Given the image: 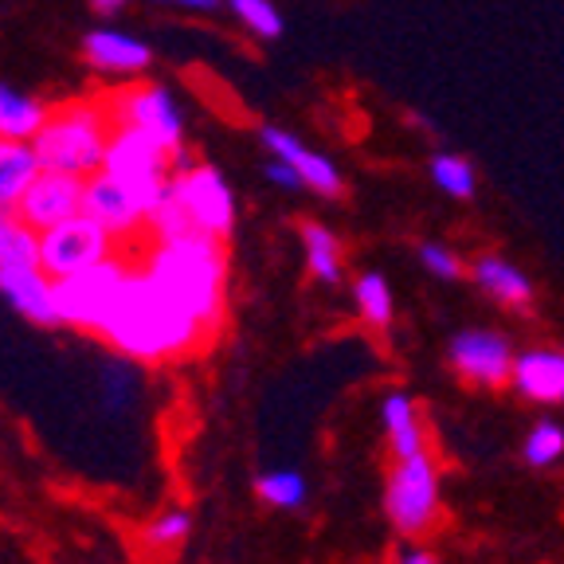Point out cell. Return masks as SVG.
I'll return each mask as SVG.
<instances>
[{"label":"cell","instance_id":"6da1fadb","mask_svg":"<svg viewBox=\"0 0 564 564\" xmlns=\"http://www.w3.org/2000/svg\"><path fill=\"white\" fill-rule=\"evenodd\" d=\"M102 337L115 345L118 352L133 357V361H165V357L188 352L208 334H204L200 322H196L185 306H176L141 267H130L126 291H122V299H118L115 317L106 322Z\"/></svg>","mask_w":564,"mask_h":564},{"label":"cell","instance_id":"7a4b0ae2","mask_svg":"<svg viewBox=\"0 0 564 564\" xmlns=\"http://www.w3.org/2000/svg\"><path fill=\"white\" fill-rule=\"evenodd\" d=\"M141 271L158 282L161 291L185 306L204 326V334L220 329L224 317V282H228V256L224 239L204 236V231H185L173 239H153L145 251Z\"/></svg>","mask_w":564,"mask_h":564},{"label":"cell","instance_id":"3957f363","mask_svg":"<svg viewBox=\"0 0 564 564\" xmlns=\"http://www.w3.org/2000/svg\"><path fill=\"white\" fill-rule=\"evenodd\" d=\"M115 115L110 102L98 98H70L59 110H52L47 126L35 133V153L40 165L55 169V173H70L87 181L90 173H98L106 161V145L115 138Z\"/></svg>","mask_w":564,"mask_h":564},{"label":"cell","instance_id":"277c9868","mask_svg":"<svg viewBox=\"0 0 564 564\" xmlns=\"http://www.w3.org/2000/svg\"><path fill=\"white\" fill-rule=\"evenodd\" d=\"M102 169L130 188V196L141 204L145 216H153L173 188V153L158 145L150 133L133 130V126H115Z\"/></svg>","mask_w":564,"mask_h":564},{"label":"cell","instance_id":"5b68a950","mask_svg":"<svg viewBox=\"0 0 564 564\" xmlns=\"http://www.w3.org/2000/svg\"><path fill=\"white\" fill-rule=\"evenodd\" d=\"M130 267L122 259H102V263L87 267V271L63 274L55 279V310H59V326L70 329H90L102 334L106 322L115 317L118 299L126 291Z\"/></svg>","mask_w":564,"mask_h":564},{"label":"cell","instance_id":"8992f818","mask_svg":"<svg viewBox=\"0 0 564 564\" xmlns=\"http://www.w3.org/2000/svg\"><path fill=\"white\" fill-rule=\"evenodd\" d=\"M440 467H435V458L427 451L397 458V467H392L384 486V513L400 538L427 533L435 525V518H440Z\"/></svg>","mask_w":564,"mask_h":564},{"label":"cell","instance_id":"52a82bcc","mask_svg":"<svg viewBox=\"0 0 564 564\" xmlns=\"http://www.w3.org/2000/svg\"><path fill=\"white\" fill-rule=\"evenodd\" d=\"M110 115L118 126H133V130L150 133L158 145H165L169 153L185 150V110L176 102V95L161 83L133 79L110 95Z\"/></svg>","mask_w":564,"mask_h":564},{"label":"cell","instance_id":"ba28073f","mask_svg":"<svg viewBox=\"0 0 564 564\" xmlns=\"http://www.w3.org/2000/svg\"><path fill=\"white\" fill-rule=\"evenodd\" d=\"M169 196L181 204V212L188 216L193 231L224 239L236 228V193H231L228 176L216 165H200V161H196V165L173 173Z\"/></svg>","mask_w":564,"mask_h":564},{"label":"cell","instance_id":"9c48e42d","mask_svg":"<svg viewBox=\"0 0 564 564\" xmlns=\"http://www.w3.org/2000/svg\"><path fill=\"white\" fill-rule=\"evenodd\" d=\"M115 243L118 239L110 236L95 216L79 212V216H70V220L40 231V267H44L52 279H63V274L87 271V267L110 259L115 256Z\"/></svg>","mask_w":564,"mask_h":564},{"label":"cell","instance_id":"30bf717a","mask_svg":"<svg viewBox=\"0 0 564 564\" xmlns=\"http://www.w3.org/2000/svg\"><path fill=\"white\" fill-rule=\"evenodd\" d=\"M259 141H263L267 158L286 161V165L302 176V188H310L314 196H322V200H337V196L345 193L341 165H337L329 153L306 145L299 133L282 130V126H263V130H259Z\"/></svg>","mask_w":564,"mask_h":564},{"label":"cell","instance_id":"8fae6325","mask_svg":"<svg viewBox=\"0 0 564 564\" xmlns=\"http://www.w3.org/2000/svg\"><path fill=\"white\" fill-rule=\"evenodd\" d=\"M513 345L494 329H463L451 337L447 361L463 380L478 388H498L513 377Z\"/></svg>","mask_w":564,"mask_h":564},{"label":"cell","instance_id":"7c38bea8","mask_svg":"<svg viewBox=\"0 0 564 564\" xmlns=\"http://www.w3.org/2000/svg\"><path fill=\"white\" fill-rule=\"evenodd\" d=\"M83 59L98 79L110 83H133L141 79L153 63V47L133 32L122 28H90L83 35Z\"/></svg>","mask_w":564,"mask_h":564},{"label":"cell","instance_id":"4fadbf2b","mask_svg":"<svg viewBox=\"0 0 564 564\" xmlns=\"http://www.w3.org/2000/svg\"><path fill=\"white\" fill-rule=\"evenodd\" d=\"M83 188H87L83 176L44 169V173L28 185V193L20 196V204L12 212L24 216L35 231H47V228H55V224L70 220V216H79L83 212Z\"/></svg>","mask_w":564,"mask_h":564},{"label":"cell","instance_id":"5bb4252c","mask_svg":"<svg viewBox=\"0 0 564 564\" xmlns=\"http://www.w3.org/2000/svg\"><path fill=\"white\" fill-rule=\"evenodd\" d=\"M83 212L95 216L106 231L115 239H130L138 236L141 228H150V216L141 212V204L130 196V188L110 176L106 169L87 176V188H83Z\"/></svg>","mask_w":564,"mask_h":564},{"label":"cell","instance_id":"9a60e30c","mask_svg":"<svg viewBox=\"0 0 564 564\" xmlns=\"http://www.w3.org/2000/svg\"><path fill=\"white\" fill-rule=\"evenodd\" d=\"M0 294L17 314H24L35 326H59V310H55V279L44 267H12L0 271Z\"/></svg>","mask_w":564,"mask_h":564},{"label":"cell","instance_id":"2e32d148","mask_svg":"<svg viewBox=\"0 0 564 564\" xmlns=\"http://www.w3.org/2000/svg\"><path fill=\"white\" fill-rule=\"evenodd\" d=\"M510 384L533 404H564V349H525L513 357Z\"/></svg>","mask_w":564,"mask_h":564},{"label":"cell","instance_id":"e0dca14e","mask_svg":"<svg viewBox=\"0 0 564 564\" xmlns=\"http://www.w3.org/2000/svg\"><path fill=\"white\" fill-rule=\"evenodd\" d=\"M467 274L478 291L498 302V306H510V310L533 306V282H529V274L521 271L518 263H510L506 256L482 251V256H475V263L467 267Z\"/></svg>","mask_w":564,"mask_h":564},{"label":"cell","instance_id":"ac0fdd59","mask_svg":"<svg viewBox=\"0 0 564 564\" xmlns=\"http://www.w3.org/2000/svg\"><path fill=\"white\" fill-rule=\"evenodd\" d=\"M52 118V106L32 90H20L12 83H0V138L35 141Z\"/></svg>","mask_w":564,"mask_h":564},{"label":"cell","instance_id":"d6986e66","mask_svg":"<svg viewBox=\"0 0 564 564\" xmlns=\"http://www.w3.org/2000/svg\"><path fill=\"white\" fill-rule=\"evenodd\" d=\"M302 256H306L310 279H317L322 286H334L345 274V243L329 224L306 220L302 224Z\"/></svg>","mask_w":564,"mask_h":564},{"label":"cell","instance_id":"ffe728a7","mask_svg":"<svg viewBox=\"0 0 564 564\" xmlns=\"http://www.w3.org/2000/svg\"><path fill=\"white\" fill-rule=\"evenodd\" d=\"M40 173H44V165H40V153H35L32 141L0 138V204L4 208H17L20 196L28 193V185Z\"/></svg>","mask_w":564,"mask_h":564},{"label":"cell","instance_id":"44dd1931","mask_svg":"<svg viewBox=\"0 0 564 564\" xmlns=\"http://www.w3.org/2000/svg\"><path fill=\"white\" fill-rule=\"evenodd\" d=\"M380 420H384V435H388V443H392V455L397 458L423 451V423H420V408L412 404V397L388 392L384 404H380Z\"/></svg>","mask_w":564,"mask_h":564},{"label":"cell","instance_id":"7402d4cb","mask_svg":"<svg viewBox=\"0 0 564 564\" xmlns=\"http://www.w3.org/2000/svg\"><path fill=\"white\" fill-rule=\"evenodd\" d=\"M352 306L361 314L365 326L372 329H388L392 317H397V299H392V286L380 271H365L352 282Z\"/></svg>","mask_w":564,"mask_h":564},{"label":"cell","instance_id":"603a6c76","mask_svg":"<svg viewBox=\"0 0 564 564\" xmlns=\"http://www.w3.org/2000/svg\"><path fill=\"white\" fill-rule=\"evenodd\" d=\"M427 176H432V185L440 188L447 200H475V193H478V173L463 153H451V150L432 153Z\"/></svg>","mask_w":564,"mask_h":564},{"label":"cell","instance_id":"cb8c5ba5","mask_svg":"<svg viewBox=\"0 0 564 564\" xmlns=\"http://www.w3.org/2000/svg\"><path fill=\"white\" fill-rule=\"evenodd\" d=\"M40 263V231L9 212L0 220V271H12V267H35Z\"/></svg>","mask_w":564,"mask_h":564},{"label":"cell","instance_id":"d4e9b609","mask_svg":"<svg viewBox=\"0 0 564 564\" xmlns=\"http://www.w3.org/2000/svg\"><path fill=\"white\" fill-rule=\"evenodd\" d=\"M224 4L239 20V28H247L256 40H279L286 32V20L274 0H224Z\"/></svg>","mask_w":564,"mask_h":564},{"label":"cell","instance_id":"484cf974","mask_svg":"<svg viewBox=\"0 0 564 564\" xmlns=\"http://www.w3.org/2000/svg\"><path fill=\"white\" fill-rule=\"evenodd\" d=\"M521 455H525L529 467H538V470L561 463V455H564V427H561V423H553V420L533 423V427H529V435H525V443H521Z\"/></svg>","mask_w":564,"mask_h":564},{"label":"cell","instance_id":"4316f807","mask_svg":"<svg viewBox=\"0 0 564 564\" xmlns=\"http://www.w3.org/2000/svg\"><path fill=\"white\" fill-rule=\"evenodd\" d=\"M259 498L274 510H299L306 502V478L299 470H267L256 482Z\"/></svg>","mask_w":564,"mask_h":564},{"label":"cell","instance_id":"83f0119b","mask_svg":"<svg viewBox=\"0 0 564 564\" xmlns=\"http://www.w3.org/2000/svg\"><path fill=\"white\" fill-rule=\"evenodd\" d=\"M420 263H423V271L435 274V279H443V282L463 279V271H467L463 256H458L455 247L440 243V239H427V243H420Z\"/></svg>","mask_w":564,"mask_h":564},{"label":"cell","instance_id":"f1b7e54d","mask_svg":"<svg viewBox=\"0 0 564 564\" xmlns=\"http://www.w3.org/2000/svg\"><path fill=\"white\" fill-rule=\"evenodd\" d=\"M188 529H193V518H188L185 510H165L161 518L150 521V529H145V541L158 549H169V545H181V541L188 538Z\"/></svg>","mask_w":564,"mask_h":564},{"label":"cell","instance_id":"f546056e","mask_svg":"<svg viewBox=\"0 0 564 564\" xmlns=\"http://www.w3.org/2000/svg\"><path fill=\"white\" fill-rule=\"evenodd\" d=\"M158 9L181 12V17H216V12H228L224 0H153Z\"/></svg>","mask_w":564,"mask_h":564},{"label":"cell","instance_id":"4dcf8cb0","mask_svg":"<svg viewBox=\"0 0 564 564\" xmlns=\"http://www.w3.org/2000/svg\"><path fill=\"white\" fill-rule=\"evenodd\" d=\"M263 176L271 181L274 188H286V193H299V188H302V176L294 173V169L286 165V161H279V158H267Z\"/></svg>","mask_w":564,"mask_h":564},{"label":"cell","instance_id":"1f68e13d","mask_svg":"<svg viewBox=\"0 0 564 564\" xmlns=\"http://www.w3.org/2000/svg\"><path fill=\"white\" fill-rule=\"evenodd\" d=\"M392 564H440V556L427 549H400V556Z\"/></svg>","mask_w":564,"mask_h":564},{"label":"cell","instance_id":"d6a6232c","mask_svg":"<svg viewBox=\"0 0 564 564\" xmlns=\"http://www.w3.org/2000/svg\"><path fill=\"white\" fill-rule=\"evenodd\" d=\"M90 4H95V9L102 12V17H110V12H122L126 4H130V0H90Z\"/></svg>","mask_w":564,"mask_h":564},{"label":"cell","instance_id":"836d02e7","mask_svg":"<svg viewBox=\"0 0 564 564\" xmlns=\"http://www.w3.org/2000/svg\"><path fill=\"white\" fill-rule=\"evenodd\" d=\"M9 212H12V208H4V204H0V220H4V216H9Z\"/></svg>","mask_w":564,"mask_h":564}]
</instances>
